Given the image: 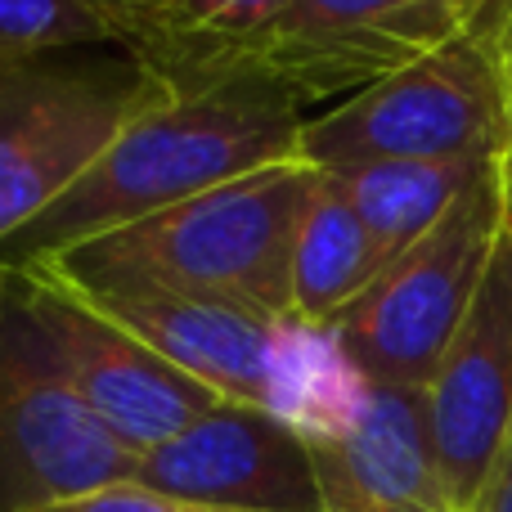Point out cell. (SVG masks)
I'll use <instances>...</instances> for the list:
<instances>
[{"mask_svg": "<svg viewBox=\"0 0 512 512\" xmlns=\"http://www.w3.org/2000/svg\"><path fill=\"white\" fill-rule=\"evenodd\" d=\"M131 481L203 512H324L306 436L270 409L234 400L144 450Z\"/></svg>", "mask_w": 512, "mask_h": 512, "instance_id": "cell-9", "label": "cell"}, {"mask_svg": "<svg viewBox=\"0 0 512 512\" xmlns=\"http://www.w3.org/2000/svg\"><path fill=\"white\" fill-rule=\"evenodd\" d=\"M490 0H288L252 68L297 108L351 99L472 32Z\"/></svg>", "mask_w": 512, "mask_h": 512, "instance_id": "cell-7", "label": "cell"}, {"mask_svg": "<svg viewBox=\"0 0 512 512\" xmlns=\"http://www.w3.org/2000/svg\"><path fill=\"white\" fill-rule=\"evenodd\" d=\"M472 32L490 45V54L499 63V77H512V0H490Z\"/></svg>", "mask_w": 512, "mask_h": 512, "instance_id": "cell-18", "label": "cell"}, {"mask_svg": "<svg viewBox=\"0 0 512 512\" xmlns=\"http://www.w3.org/2000/svg\"><path fill=\"white\" fill-rule=\"evenodd\" d=\"M81 292V288H77ZM113 324L234 405L274 409L288 351V324L185 292H81Z\"/></svg>", "mask_w": 512, "mask_h": 512, "instance_id": "cell-11", "label": "cell"}, {"mask_svg": "<svg viewBox=\"0 0 512 512\" xmlns=\"http://www.w3.org/2000/svg\"><path fill=\"white\" fill-rule=\"evenodd\" d=\"M504 167V162H499ZM504 185H508V225H512V171H504Z\"/></svg>", "mask_w": 512, "mask_h": 512, "instance_id": "cell-21", "label": "cell"}, {"mask_svg": "<svg viewBox=\"0 0 512 512\" xmlns=\"http://www.w3.org/2000/svg\"><path fill=\"white\" fill-rule=\"evenodd\" d=\"M468 512H512V432H508L504 450H499L495 468H490L486 486H481L477 504H472Z\"/></svg>", "mask_w": 512, "mask_h": 512, "instance_id": "cell-19", "label": "cell"}, {"mask_svg": "<svg viewBox=\"0 0 512 512\" xmlns=\"http://www.w3.org/2000/svg\"><path fill=\"white\" fill-rule=\"evenodd\" d=\"M301 126V108L261 72L158 99L0 248V261H45L261 167L301 162Z\"/></svg>", "mask_w": 512, "mask_h": 512, "instance_id": "cell-1", "label": "cell"}, {"mask_svg": "<svg viewBox=\"0 0 512 512\" xmlns=\"http://www.w3.org/2000/svg\"><path fill=\"white\" fill-rule=\"evenodd\" d=\"M423 409L445 495L468 512L512 432V225L472 310L427 378Z\"/></svg>", "mask_w": 512, "mask_h": 512, "instance_id": "cell-10", "label": "cell"}, {"mask_svg": "<svg viewBox=\"0 0 512 512\" xmlns=\"http://www.w3.org/2000/svg\"><path fill=\"white\" fill-rule=\"evenodd\" d=\"M122 45L108 0H0V54H54Z\"/></svg>", "mask_w": 512, "mask_h": 512, "instance_id": "cell-16", "label": "cell"}, {"mask_svg": "<svg viewBox=\"0 0 512 512\" xmlns=\"http://www.w3.org/2000/svg\"><path fill=\"white\" fill-rule=\"evenodd\" d=\"M504 81V140H499V162L504 171H512V77H499Z\"/></svg>", "mask_w": 512, "mask_h": 512, "instance_id": "cell-20", "label": "cell"}, {"mask_svg": "<svg viewBox=\"0 0 512 512\" xmlns=\"http://www.w3.org/2000/svg\"><path fill=\"white\" fill-rule=\"evenodd\" d=\"M504 140V81L477 32L391 72L387 81L306 117L301 162L315 171L360 162H454Z\"/></svg>", "mask_w": 512, "mask_h": 512, "instance_id": "cell-5", "label": "cell"}, {"mask_svg": "<svg viewBox=\"0 0 512 512\" xmlns=\"http://www.w3.org/2000/svg\"><path fill=\"white\" fill-rule=\"evenodd\" d=\"M131 472L135 454L54 369L23 265L0 261V512H50Z\"/></svg>", "mask_w": 512, "mask_h": 512, "instance_id": "cell-6", "label": "cell"}, {"mask_svg": "<svg viewBox=\"0 0 512 512\" xmlns=\"http://www.w3.org/2000/svg\"><path fill=\"white\" fill-rule=\"evenodd\" d=\"M158 99L131 54H0V248Z\"/></svg>", "mask_w": 512, "mask_h": 512, "instance_id": "cell-3", "label": "cell"}, {"mask_svg": "<svg viewBox=\"0 0 512 512\" xmlns=\"http://www.w3.org/2000/svg\"><path fill=\"white\" fill-rule=\"evenodd\" d=\"M324 512H459L445 495L423 391L373 387L360 418L333 441H310Z\"/></svg>", "mask_w": 512, "mask_h": 512, "instance_id": "cell-12", "label": "cell"}, {"mask_svg": "<svg viewBox=\"0 0 512 512\" xmlns=\"http://www.w3.org/2000/svg\"><path fill=\"white\" fill-rule=\"evenodd\" d=\"M108 5H126V0H108Z\"/></svg>", "mask_w": 512, "mask_h": 512, "instance_id": "cell-22", "label": "cell"}, {"mask_svg": "<svg viewBox=\"0 0 512 512\" xmlns=\"http://www.w3.org/2000/svg\"><path fill=\"white\" fill-rule=\"evenodd\" d=\"M495 153L454 162H360V167H337L328 176L337 180L373 243L387 252V261H396L445 221V212L468 194V185Z\"/></svg>", "mask_w": 512, "mask_h": 512, "instance_id": "cell-15", "label": "cell"}, {"mask_svg": "<svg viewBox=\"0 0 512 512\" xmlns=\"http://www.w3.org/2000/svg\"><path fill=\"white\" fill-rule=\"evenodd\" d=\"M54 512H203V508H189V504H176V499H167V495H153V490L135 486V481H117V486L68 499V504H59Z\"/></svg>", "mask_w": 512, "mask_h": 512, "instance_id": "cell-17", "label": "cell"}, {"mask_svg": "<svg viewBox=\"0 0 512 512\" xmlns=\"http://www.w3.org/2000/svg\"><path fill=\"white\" fill-rule=\"evenodd\" d=\"M319 171L279 162L45 261L81 292H185L292 324V248Z\"/></svg>", "mask_w": 512, "mask_h": 512, "instance_id": "cell-2", "label": "cell"}, {"mask_svg": "<svg viewBox=\"0 0 512 512\" xmlns=\"http://www.w3.org/2000/svg\"><path fill=\"white\" fill-rule=\"evenodd\" d=\"M23 274L32 315L45 333L59 378L90 409V418L104 423L135 459L221 405L216 391L185 378L176 364H167L135 333L113 324L59 274H50L45 265H23Z\"/></svg>", "mask_w": 512, "mask_h": 512, "instance_id": "cell-8", "label": "cell"}, {"mask_svg": "<svg viewBox=\"0 0 512 512\" xmlns=\"http://www.w3.org/2000/svg\"><path fill=\"white\" fill-rule=\"evenodd\" d=\"M50 512H54V508H50Z\"/></svg>", "mask_w": 512, "mask_h": 512, "instance_id": "cell-23", "label": "cell"}, {"mask_svg": "<svg viewBox=\"0 0 512 512\" xmlns=\"http://www.w3.org/2000/svg\"><path fill=\"white\" fill-rule=\"evenodd\" d=\"M387 265V252L373 243L337 180L319 171L292 248V324L333 328Z\"/></svg>", "mask_w": 512, "mask_h": 512, "instance_id": "cell-14", "label": "cell"}, {"mask_svg": "<svg viewBox=\"0 0 512 512\" xmlns=\"http://www.w3.org/2000/svg\"><path fill=\"white\" fill-rule=\"evenodd\" d=\"M288 0H126L122 45L167 95H198L252 68Z\"/></svg>", "mask_w": 512, "mask_h": 512, "instance_id": "cell-13", "label": "cell"}, {"mask_svg": "<svg viewBox=\"0 0 512 512\" xmlns=\"http://www.w3.org/2000/svg\"><path fill=\"white\" fill-rule=\"evenodd\" d=\"M504 234L508 185L495 153L468 194L445 212V221L400 252L333 324L342 351L373 387H427L463 315L477 301Z\"/></svg>", "mask_w": 512, "mask_h": 512, "instance_id": "cell-4", "label": "cell"}]
</instances>
